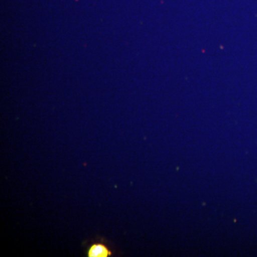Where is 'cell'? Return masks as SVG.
<instances>
[{
    "label": "cell",
    "mask_w": 257,
    "mask_h": 257,
    "mask_svg": "<svg viewBox=\"0 0 257 257\" xmlns=\"http://www.w3.org/2000/svg\"><path fill=\"white\" fill-rule=\"evenodd\" d=\"M112 254V251L105 243H93L87 249L88 257H109Z\"/></svg>",
    "instance_id": "6da1fadb"
}]
</instances>
